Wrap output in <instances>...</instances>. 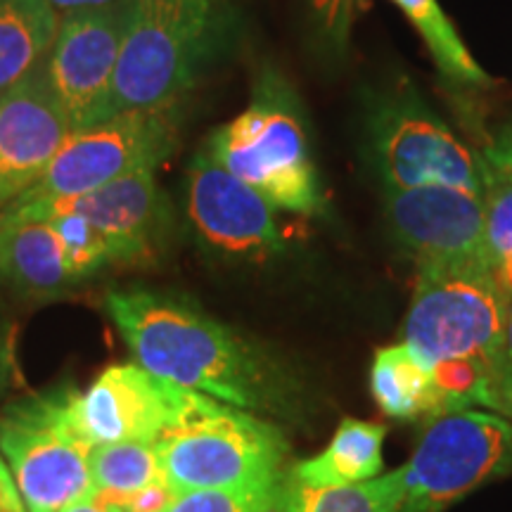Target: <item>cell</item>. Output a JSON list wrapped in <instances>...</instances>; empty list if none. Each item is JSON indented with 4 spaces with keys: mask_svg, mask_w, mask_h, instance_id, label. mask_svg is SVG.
Listing matches in <instances>:
<instances>
[{
    "mask_svg": "<svg viewBox=\"0 0 512 512\" xmlns=\"http://www.w3.org/2000/svg\"><path fill=\"white\" fill-rule=\"evenodd\" d=\"M105 302L128 351L150 375L245 411L271 406L273 380L261 358L207 313L145 287L112 290Z\"/></svg>",
    "mask_w": 512,
    "mask_h": 512,
    "instance_id": "cell-1",
    "label": "cell"
},
{
    "mask_svg": "<svg viewBox=\"0 0 512 512\" xmlns=\"http://www.w3.org/2000/svg\"><path fill=\"white\" fill-rule=\"evenodd\" d=\"M384 427L354 418L342 420L323 453L299 463L290 475L311 486H347L375 479L382 470Z\"/></svg>",
    "mask_w": 512,
    "mask_h": 512,
    "instance_id": "cell-19",
    "label": "cell"
},
{
    "mask_svg": "<svg viewBox=\"0 0 512 512\" xmlns=\"http://www.w3.org/2000/svg\"><path fill=\"white\" fill-rule=\"evenodd\" d=\"M43 221H50L57 238H60L64 264H67V271L74 283L91 278L102 266L110 264V254H107L100 233L79 211L55 209Z\"/></svg>",
    "mask_w": 512,
    "mask_h": 512,
    "instance_id": "cell-24",
    "label": "cell"
},
{
    "mask_svg": "<svg viewBox=\"0 0 512 512\" xmlns=\"http://www.w3.org/2000/svg\"><path fill=\"white\" fill-rule=\"evenodd\" d=\"M484 162L489 166H494V169L510 171L512 174V131L503 133V136L498 138L494 145H491V150L486 152Z\"/></svg>",
    "mask_w": 512,
    "mask_h": 512,
    "instance_id": "cell-30",
    "label": "cell"
},
{
    "mask_svg": "<svg viewBox=\"0 0 512 512\" xmlns=\"http://www.w3.org/2000/svg\"><path fill=\"white\" fill-rule=\"evenodd\" d=\"M392 3L420 31L422 41L430 48L432 60L437 62L444 79L463 88L491 86L489 74L479 67L465 43L460 41L458 31L453 29L451 19L441 10L439 0H392Z\"/></svg>",
    "mask_w": 512,
    "mask_h": 512,
    "instance_id": "cell-21",
    "label": "cell"
},
{
    "mask_svg": "<svg viewBox=\"0 0 512 512\" xmlns=\"http://www.w3.org/2000/svg\"><path fill=\"white\" fill-rule=\"evenodd\" d=\"M69 133L41 69L0 95V211L46 174Z\"/></svg>",
    "mask_w": 512,
    "mask_h": 512,
    "instance_id": "cell-15",
    "label": "cell"
},
{
    "mask_svg": "<svg viewBox=\"0 0 512 512\" xmlns=\"http://www.w3.org/2000/svg\"><path fill=\"white\" fill-rule=\"evenodd\" d=\"M406 467L347 486H311L292 475L283 482V512H396Z\"/></svg>",
    "mask_w": 512,
    "mask_h": 512,
    "instance_id": "cell-20",
    "label": "cell"
},
{
    "mask_svg": "<svg viewBox=\"0 0 512 512\" xmlns=\"http://www.w3.org/2000/svg\"><path fill=\"white\" fill-rule=\"evenodd\" d=\"M356 10V0H304L306 27L318 57L332 62L344 60Z\"/></svg>",
    "mask_w": 512,
    "mask_h": 512,
    "instance_id": "cell-26",
    "label": "cell"
},
{
    "mask_svg": "<svg viewBox=\"0 0 512 512\" xmlns=\"http://www.w3.org/2000/svg\"><path fill=\"white\" fill-rule=\"evenodd\" d=\"M204 152L275 209L302 216L325 209L302 102L285 76L271 67L259 74L247 110L216 128Z\"/></svg>",
    "mask_w": 512,
    "mask_h": 512,
    "instance_id": "cell-4",
    "label": "cell"
},
{
    "mask_svg": "<svg viewBox=\"0 0 512 512\" xmlns=\"http://www.w3.org/2000/svg\"><path fill=\"white\" fill-rule=\"evenodd\" d=\"M512 292L489 264L418 268L401 342L430 370L448 411L484 406Z\"/></svg>",
    "mask_w": 512,
    "mask_h": 512,
    "instance_id": "cell-2",
    "label": "cell"
},
{
    "mask_svg": "<svg viewBox=\"0 0 512 512\" xmlns=\"http://www.w3.org/2000/svg\"><path fill=\"white\" fill-rule=\"evenodd\" d=\"M12 375V344L5 330L0 328V392L8 387Z\"/></svg>",
    "mask_w": 512,
    "mask_h": 512,
    "instance_id": "cell-32",
    "label": "cell"
},
{
    "mask_svg": "<svg viewBox=\"0 0 512 512\" xmlns=\"http://www.w3.org/2000/svg\"><path fill=\"white\" fill-rule=\"evenodd\" d=\"M91 477L95 496L112 503L126 501L147 486L166 484L159 465L157 444L147 441H121V444L93 446Z\"/></svg>",
    "mask_w": 512,
    "mask_h": 512,
    "instance_id": "cell-22",
    "label": "cell"
},
{
    "mask_svg": "<svg viewBox=\"0 0 512 512\" xmlns=\"http://www.w3.org/2000/svg\"><path fill=\"white\" fill-rule=\"evenodd\" d=\"M185 204L197 235L223 254L264 259L285 245L273 204L216 164L204 150L188 166Z\"/></svg>",
    "mask_w": 512,
    "mask_h": 512,
    "instance_id": "cell-13",
    "label": "cell"
},
{
    "mask_svg": "<svg viewBox=\"0 0 512 512\" xmlns=\"http://www.w3.org/2000/svg\"><path fill=\"white\" fill-rule=\"evenodd\" d=\"M171 498H174V491H171L169 486L155 484L138 491V494L128 496L126 501H121L117 505H121L124 512H162L166 505H169Z\"/></svg>",
    "mask_w": 512,
    "mask_h": 512,
    "instance_id": "cell-28",
    "label": "cell"
},
{
    "mask_svg": "<svg viewBox=\"0 0 512 512\" xmlns=\"http://www.w3.org/2000/svg\"><path fill=\"white\" fill-rule=\"evenodd\" d=\"M192 389L159 380L138 363L112 366L98 375L88 392H72V420L88 446L147 441L159 437L181 418Z\"/></svg>",
    "mask_w": 512,
    "mask_h": 512,
    "instance_id": "cell-11",
    "label": "cell"
},
{
    "mask_svg": "<svg viewBox=\"0 0 512 512\" xmlns=\"http://www.w3.org/2000/svg\"><path fill=\"white\" fill-rule=\"evenodd\" d=\"M403 467L396 512H444L477 486L512 472V422L477 408L439 415Z\"/></svg>",
    "mask_w": 512,
    "mask_h": 512,
    "instance_id": "cell-7",
    "label": "cell"
},
{
    "mask_svg": "<svg viewBox=\"0 0 512 512\" xmlns=\"http://www.w3.org/2000/svg\"><path fill=\"white\" fill-rule=\"evenodd\" d=\"M387 216L401 247L415 256L418 268L491 266L484 195L448 185L387 188Z\"/></svg>",
    "mask_w": 512,
    "mask_h": 512,
    "instance_id": "cell-12",
    "label": "cell"
},
{
    "mask_svg": "<svg viewBox=\"0 0 512 512\" xmlns=\"http://www.w3.org/2000/svg\"><path fill=\"white\" fill-rule=\"evenodd\" d=\"M356 3H358V8H361V5H366L368 0H356Z\"/></svg>",
    "mask_w": 512,
    "mask_h": 512,
    "instance_id": "cell-33",
    "label": "cell"
},
{
    "mask_svg": "<svg viewBox=\"0 0 512 512\" xmlns=\"http://www.w3.org/2000/svg\"><path fill=\"white\" fill-rule=\"evenodd\" d=\"M57 15L72 17V15H88V12H112L131 8L133 0H46Z\"/></svg>",
    "mask_w": 512,
    "mask_h": 512,
    "instance_id": "cell-29",
    "label": "cell"
},
{
    "mask_svg": "<svg viewBox=\"0 0 512 512\" xmlns=\"http://www.w3.org/2000/svg\"><path fill=\"white\" fill-rule=\"evenodd\" d=\"M370 387L377 406L389 418L415 420L422 415L439 418L451 413L430 370L403 342L377 351Z\"/></svg>",
    "mask_w": 512,
    "mask_h": 512,
    "instance_id": "cell-18",
    "label": "cell"
},
{
    "mask_svg": "<svg viewBox=\"0 0 512 512\" xmlns=\"http://www.w3.org/2000/svg\"><path fill=\"white\" fill-rule=\"evenodd\" d=\"M0 283L24 294H57L76 285L50 221L0 211Z\"/></svg>",
    "mask_w": 512,
    "mask_h": 512,
    "instance_id": "cell-16",
    "label": "cell"
},
{
    "mask_svg": "<svg viewBox=\"0 0 512 512\" xmlns=\"http://www.w3.org/2000/svg\"><path fill=\"white\" fill-rule=\"evenodd\" d=\"M60 15L46 0H0V95L41 69Z\"/></svg>",
    "mask_w": 512,
    "mask_h": 512,
    "instance_id": "cell-17",
    "label": "cell"
},
{
    "mask_svg": "<svg viewBox=\"0 0 512 512\" xmlns=\"http://www.w3.org/2000/svg\"><path fill=\"white\" fill-rule=\"evenodd\" d=\"M5 467H8V465H5V463H3V460H0V470H5Z\"/></svg>",
    "mask_w": 512,
    "mask_h": 512,
    "instance_id": "cell-34",
    "label": "cell"
},
{
    "mask_svg": "<svg viewBox=\"0 0 512 512\" xmlns=\"http://www.w3.org/2000/svg\"><path fill=\"white\" fill-rule=\"evenodd\" d=\"M55 209H74L86 216L105 242L110 264H140L155 252L166 207L155 169H140L69 200L5 207L3 214L43 221Z\"/></svg>",
    "mask_w": 512,
    "mask_h": 512,
    "instance_id": "cell-14",
    "label": "cell"
},
{
    "mask_svg": "<svg viewBox=\"0 0 512 512\" xmlns=\"http://www.w3.org/2000/svg\"><path fill=\"white\" fill-rule=\"evenodd\" d=\"M486 252L498 280L512 292V174L486 164Z\"/></svg>",
    "mask_w": 512,
    "mask_h": 512,
    "instance_id": "cell-23",
    "label": "cell"
},
{
    "mask_svg": "<svg viewBox=\"0 0 512 512\" xmlns=\"http://www.w3.org/2000/svg\"><path fill=\"white\" fill-rule=\"evenodd\" d=\"M228 22L221 0H133L114 76V114L176 110L221 53Z\"/></svg>",
    "mask_w": 512,
    "mask_h": 512,
    "instance_id": "cell-3",
    "label": "cell"
},
{
    "mask_svg": "<svg viewBox=\"0 0 512 512\" xmlns=\"http://www.w3.org/2000/svg\"><path fill=\"white\" fill-rule=\"evenodd\" d=\"M157 453L166 486L185 494L280 477L287 446L271 422L192 392L181 418L159 437Z\"/></svg>",
    "mask_w": 512,
    "mask_h": 512,
    "instance_id": "cell-5",
    "label": "cell"
},
{
    "mask_svg": "<svg viewBox=\"0 0 512 512\" xmlns=\"http://www.w3.org/2000/svg\"><path fill=\"white\" fill-rule=\"evenodd\" d=\"M486 408L498 415H503V418H508L512 422V306H510L508 325H505L501 354H498L494 377H491Z\"/></svg>",
    "mask_w": 512,
    "mask_h": 512,
    "instance_id": "cell-27",
    "label": "cell"
},
{
    "mask_svg": "<svg viewBox=\"0 0 512 512\" xmlns=\"http://www.w3.org/2000/svg\"><path fill=\"white\" fill-rule=\"evenodd\" d=\"M62 512H124V508H121V505H117V503L107 501V498L93 496V498H86V501L67 505V508H64Z\"/></svg>",
    "mask_w": 512,
    "mask_h": 512,
    "instance_id": "cell-31",
    "label": "cell"
},
{
    "mask_svg": "<svg viewBox=\"0 0 512 512\" xmlns=\"http://www.w3.org/2000/svg\"><path fill=\"white\" fill-rule=\"evenodd\" d=\"M74 389L24 396L0 415V453L27 512H62L95 496L93 448L72 420Z\"/></svg>",
    "mask_w": 512,
    "mask_h": 512,
    "instance_id": "cell-6",
    "label": "cell"
},
{
    "mask_svg": "<svg viewBox=\"0 0 512 512\" xmlns=\"http://www.w3.org/2000/svg\"><path fill=\"white\" fill-rule=\"evenodd\" d=\"M285 475L264 482L174 494L162 512H268Z\"/></svg>",
    "mask_w": 512,
    "mask_h": 512,
    "instance_id": "cell-25",
    "label": "cell"
},
{
    "mask_svg": "<svg viewBox=\"0 0 512 512\" xmlns=\"http://www.w3.org/2000/svg\"><path fill=\"white\" fill-rule=\"evenodd\" d=\"M368 145L387 188L448 185L484 195L486 162L413 91H394L373 105Z\"/></svg>",
    "mask_w": 512,
    "mask_h": 512,
    "instance_id": "cell-9",
    "label": "cell"
},
{
    "mask_svg": "<svg viewBox=\"0 0 512 512\" xmlns=\"http://www.w3.org/2000/svg\"><path fill=\"white\" fill-rule=\"evenodd\" d=\"M126 15L128 8L60 19L41 74L72 131L114 117V76Z\"/></svg>",
    "mask_w": 512,
    "mask_h": 512,
    "instance_id": "cell-10",
    "label": "cell"
},
{
    "mask_svg": "<svg viewBox=\"0 0 512 512\" xmlns=\"http://www.w3.org/2000/svg\"><path fill=\"white\" fill-rule=\"evenodd\" d=\"M178 140L176 110L119 112L102 124L72 131L50 166L8 207L69 200L140 169H157Z\"/></svg>",
    "mask_w": 512,
    "mask_h": 512,
    "instance_id": "cell-8",
    "label": "cell"
}]
</instances>
